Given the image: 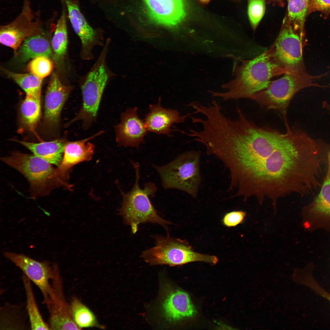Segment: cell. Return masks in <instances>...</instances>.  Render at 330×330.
Here are the masks:
<instances>
[{"label": "cell", "mask_w": 330, "mask_h": 330, "mask_svg": "<svg viewBox=\"0 0 330 330\" xmlns=\"http://www.w3.org/2000/svg\"><path fill=\"white\" fill-rule=\"evenodd\" d=\"M39 13L33 10L29 0H23L19 14L9 23L1 26L0 43L12 49L15 56L26 39L44 31Z\"/></svg>", "instance_id": "cell-10"}, {"label": "cell", "mask_w": 330, "mask_h": 330, "mask_svg": "<svg viewBox=\"0 0 330 330\" xmlns=\"http://www.w3.org/2000/svg\"><path fill=\"white\" fill-rule=\"evenodd\" d=\"M236 59L240 64H234L233 73L235 78L222 85L225 91H210L212 97L224 101L249 98L267 88L273 78L288 72L274 60L270 47L251 59Z\"/></svg>", "instance_id": "cell-2"}, {"label": "cell", "mask_w": 330, "mask_h": 330, "mask_svg": "<svg viewBox=\"0 0 330 330\" xmlns=\"http://www.w3.org/2000/svg\"><path fill=\"white\" fill-rule=\"evenodd\" d=\"M53 67V62L50 58L42 56L32 59L27 66L31 73L42 80L50 74Z\"/></svg>", "instance_id": "cell-30"}, {"label": "cell", "mask_w": 330, "mask_h": 330, "mask_svg": "<svg viewBox=\"0 0 330 330\" xmlns=\"http://www.w3.org/2000/svg\"><path fill=\"white\" fill-rule=\"evenodd\" d=\"M132 164L135 172V182L130 191L124 194L120 211L124 223L130 226L134 234L137 232L140 224L146 222L157 223L167 229V226L171 223L159 215L149 197L154 195L157 190L156 185L149 182L145 184L143 188H141L139 184V164L138 162Z\"/></svg>", "instance_id": "cell-4"}, {"label": "cell", "mask_w": 330, "mask_h": 330, "mask_svg": "<svg viewBox=\"0 0 330 330\" xmlns=\"http://www.w3.org/2000/svg\"><path fill=\"white\" fill-rule=\"evenodd\" d=\"M138 109L128 108L122 113L121 122L116 126V140L120 145L138 148L144 142L148 130L144 122L138 116Z\"/></svg>", "instance_id": "cell-15"}, {"label": "cell", "mask_w": 330, "mask_h": 330, "mask_svg": "<svg viewBox=\"0 0 330 330\" xmlns=\"http://www.w3.org/2000/svg\"><path fill=\"white\" fill-rule=\"evenodd\" d=\"M248 14L253 29L257 28L266 10V0H247Z\"/></svg>", "instance_id": "cell-31"}, {"label": "cell", "mask_w": 330, "mask_h": 330, "mask_svg": "<svg viewBox=\"0 0 330 330\" xmlns=\"http://www.w3.org/2000/svg\"><path fill=\"white\" fill-rule=\"evenodd\" d=\"M211 0H199L203 4H207L210 2Z\"/></svg>", "instance_id": "cell-37"}, {"label": "cell", "mask_w": 330, "mask_h": 330, "mask_svg": "<svg viewBox=\"0 0 330 330\" xmlns=\"http://www.w3.org/2000/svg\"><path fill=\"white\" fill-rule=\"evenodd\" d=\"M26 297V308L30 327L32 330H49L38 309L32 290L31 280L24 274L22 278Z\"/></svg>", "instance_id": "cell-27"}, {"label": "cell", "mask_w": 330, "mask_h": 330, "mask_svg": "<svg viewBox=\"0 0 330 330\" xmlns=\"http://www.w3.org/2000/svg\"><path fill=\"white\" fill-rule=\"evenodd\" d=\"M61 1L62 11L56 25L51 42V47L56 64L61 69L64 70L68 42L67 10L64 1Z\"/></svg>", "instance_id": "cell-21"}, {"label": "cell", "mask_w": 330, "mask_h": 330, "mask_svg": "<svg viewBox=\"0 0 330 330\" xmlns=\"http://www.w3.org/2000/svg\"><path fill=\"white\" fill-rule=\"evenodd\" d=\"M319 194L302 209L304 227L310 231L322 229L330 233V164Z\"/></svg>", "instance_id": "cell-13"}, {"label": "cell", "mask_w": 330, "mask_h": 330, "mask_svg": "<svg viewBox=\"0 0 330 330\" xmlns=\"http://www.w3.org/2000/svg\"><path fill=\"white\" fill-rule=\"evenodd\" d=\"M162 306L164 316L170 322L191 317L195 313L189 295L179 290L170 292L165 299Z\"/></svg>", "instance_id": "cell-20"}, {"label": "cell", "mask_w": 330, "mask_h": 330, "mask_svg": "<svg viewBox=\"0 0 330 330\" xmlns=\"http://www.w3.org/2000/svg\"><path fill=\"white\" fill-rule=\"evenodd\" d=\"M101 133L84 139L66 143L62 161L55 169L56 177L64 185H69L66 180L68 172L71 168L79 163L91 159L94 146L88 141Z\"/></svg>", "instance_id": "cell-16"}, {"label": "cell", "mask_w": 330, "mask_h": 330, "mask_svg": "<svg viewBox=\"0 0 330 330\" xmlns=\"http://www.w3.org/2000/svg\"><path fill=\"white\" fill-rule=\"evenodd\" d=\"M321 145L324 156H327L325 158L330 164V144L327 143L321 140Z\"/></svg>", "instance_id": "cell-34"}, {"label": "cell", "mask_w": 330, "mask_h": 330, "mask_svg": "<svg viewBox=\"0 0 330 330\" xmlns=\"http://www.w3.org/2000/svg\"><path fill=\"white\" fill-rule=\"evenodd\" d=\"M323 75L312 76L306 71L288 72L281 78L271 81L267 88L249 99L262 107L278 111L284 118L287 117V110L291 101L299 91L310 87H328L314 82L315 79Z\"/></svg>", "instance_id": "cell-3"}, {"label": "cell", "mask_w": 330, "mask_h": 330, "mask_svg": "<svg viewBox=\"0 0 330 330\" xmlns=\"http://www.w3.org/2000/svg\"><path fill=\"white\" fill-rule=\"evenodd\" d=\"M236 1H239L240 0H233Z\"/></svg>", "instance_id": "cell-38"}, {"label": "cell", "mask_w": 330, "mask_h": 330, "mask_svg": "<svg viewBox=\"0 0 330 330\" xmlns=\"http://www.w3.org/2000/svg\"><path fill=\"white\" fill-rule=\"evenodd\" d=\"M61 81L57 75L53 72L50 78L45 97L44 119L49 126L58 123L64 105L72 90Z\"/></svg>", "instance_id": "cell-17"}, {"label": "cell", "mask_w": 330, "mask_h": 330, "mask_svg": "<svg viewBox=\"0 0 330 330\" xmlns=\"http://www.w3.org/2000/svg\"><path fill=\"white\" fill-rule=\"evenodd\" d=\"M43 31L26 39L18 49L16 57L21 62L39 56L49 58L53 55L49 42Z\"/></svg>", "instance_id": "cell-22"}, {"label": "cell", "mask_w": 330, "mask_h": 330, "mask_svg": "<svg viewBox=\"0 0 330 330\" xmlns=\"http://www.w3.org/2000/svg\"><path fill=\"white\" fill-rule=\"evenodd\" d=\"M320 11L325 15L330 13V0H310L308 14Z\"/></svg>", "instance_id": "cell-33"}, {"label": "cell", "mask_w": 330, "mask_h": 330, "mask_svg": "<svg viewBox=\"0 0 330 330\" xmlns=\"http://www.w3.org/2000/svg\"><path fill=\"white\" fill-rule=\"evenodd\" d=\"M314 270V265L312 262L309 263L303 268L297 269L293 275V280L307 287L330 302V293L321 287L315 279L313 274Z\"/></svg>", "instance_id": "cell-28"}, {"label": "cell", "mask_w": 330, "mask_h": 330, "mask_svg": "<svg viewBox=\"0 0 330 330\" xmlns=\"http://www.w3.org/2000/svg\"><path fill=\"white\" fill-rule=\"evenodd\" d=\"M111 39L108 38L97 60L79 81L83 99L82 107L72 122L82 120L89 123L96 117L104 90L115 75L108 66L107 57Z\"/></svg>", "instance_id": "cell-5"}, {"label": "cell", "mask_w": 330, "mask_h": 330, "mask_svg": "<svg viewBox=\"0 0 330 330\" xmlns=\"http://www.w3.org/2000/svg\"><path fill=\"white\" fill-rule=\"evenodd\" d=\"M305 39L294 30L287 16L280 32L270 47L277 64L288 72L306 71L303 58Z\"/></svg>", "instance_id": "cell-9"}, {"label": "cell", "mask_w": 330, "mask_h": 330, "mask_svg": "<svg viewBox=\"0 0 330 330\" xmlns=\"http://www.w3.org/2000/svg\"><path fill=\"white\" fill-rule=\"evenodd\" d=\"M63 0L72 27L81 42L80 57L84 61L91 60L94 58V48L103 47L105 44L103 31L93 28L88 24L80 10L77 0Z\"/></svg>", "instance_id": "cell-12"}, {"label": "cell", "mask_w": 330, "mask_h": 330, "mask_svg": "<svg viewBox=\"0 0 330 330\" xmlns=\"http://www.w3.org/2000/svg\"><path fill=\"white\" fill-rule=\"evenodd\" d=\"M155 237V245L142 252L141 255L151 265L175 266L197 261L215 264L218 261L216 256L194 251L185 241L169 236Z\"/></svg>", "instance_id": "cell-8"}, {"label": "cell", "mask_w": 330, "mask_h": 330, "mask_svg": "<svg viewBox=\"0 0 330 330\" xmlns=\"http://www.w3.org/2000/svg\"><path fill=\"white\" fill-rule=\"evenodd\" d=\"M51 288L47 299L43 302L49 312L51 330H80L74 321L70 305L64 297L62 281L58 266L54 263Z\"/></svg>", "instance_id": "cell-11"}, {"label": "cell", "mask_w": 330, "mask_h": 330, "mask_svg": "<svg viewBox=\"0 0 330 330\" xmlns=\"http://www.w3.org/2000/svg\"><path fill=\"white\" fill-rule=\"evenodd\" d=\"M246 213L242 211H234L226 213L223 219V223L226 227H234L244 220Z\"/></svg>", "instance_id": "cell-32"}, {"label": "cell", "mask_w": 330, "mask_h": 330, "mask_svg": "<svg viewBox=\"0 0 330 330\" xmlns=\"http://www.w3.org/2000/svg\"><path fill=\"white\" fill-rule=\"evenodd\" d=\"M322 107L323 108L327 110L330 114V104L326 101H323L322 103Z\"/></svg>", "instance_id": "cell-36"}, {"label": "cell", "mask_w": 330, "mask_h": 330, "mask_svg": "<svg viewBox=\"0 0 330 330\" xmlns=\"http://www.w3.org/2000/svg\"><path fill=\"white\" fill-rule=\"evenodd\" d=\"M310 0H288V20L294 30L305 38L304 24L308 14Z\"/></svg>", "instance_id": "cell-26"}, {"label": "cell", "mask_w": 330, "mask_h": 330, "mask_svg": "<svg viewBox=\"0 0 330 330\" xmlns=\"http://www.w3.org/2000/svg\"><path fill=\"white\" fill-rule=\"evenodd\" d=\"M150 16L157 23L169 27L179 24L185 15L183 0H144Z\"/></svg>", "instance_id": "cell-19"}, {"label": "cell", "mask_w": 330, "mask_h": 330, "mask_svg": "<svg viewBox=\"0 0 330 330\" xmlns=\"http://www.w3.org/2000/svg\"><path fill=\"white\" fill-rule=\"evenodd\" d=\"M285 0H268V2L274 5H277L278 6L283 7L285 5Z\"/></svg>", "instance_id": "cell-35"}, {"label": "cell", "mask_w": 330, "mask_h": 330, "mask_svg": "<svg viewBox=\"0 0 330 330\" xmlns=\"http://www.w3.org/2000/svg\"><path fill=\"white\" fill-rule=\"evenodd\" d=\"M200 156V151H190L164 165L154 166L163 188L183 191L196 199L201 182Z\"/></svg>", "instance_id": "cell-6"}, {"label": "cell", "mask_w": 330, "mask_h": 330, "mask_svg": "<svg viewBox=\"0 0 330 330\" xmlns=\"http://www.w3.org/2000/svg\"><path fill=\"white\" fill-rule=\"evenodd\" d=\"M20 111L23 124L27 130L34 132L41 115V95H26Z\"/></svg>", "instance_id": "cell-24"}, {"label": "cell", "mask_w": 330, "mask_h": 330, "mask_svg": "<svg viewBox=\"0 0 330 330\" xmlns=\"http://www.w3.org/2000/svg\"><path fill=\"white\" fill-rule=\"evenodd\" d=\"M18 142L29 149L35 155L57 166L62 161L66 143L61 139L37 143L24 141Z\"/></svg>", "instance_id": "cell-23"}, {"label": "cell", "mask_w": 330, "mask_h": 330, "mask_svg": "<svg viewBox=\"0 0 330 330\" xmlns=\"http://www.w3.org/2000/svg\"><path fill=\"white\" fill-rule=\"evenodd\" d=\"M3 71L24 91L26 95H41L42 80L31 73H19L4 69Z\"/></svg>", "instance_id": "cell-29"}, {"label": "cell", "mask_w": 330, "mask_h": 330, "mask_svg": "<svg viewBox=\"0 0 330 330\" xmlns=\"http://www.w3.org/2000/svg\"><path fill=\"white\" fill-rule=\"evenodd\" d=\"M70 307L72 317L80 329L92 327L105 328L99 324L93 312L77 298L72 299Z\"/></svg>", "instance_id": "cell-25"}, {"label": "cell", "mask_w": 330, "mask_h": 330, "mask_svg": "<svg viewBox=\"0 0 330 330\" xmlns=\"http://www.w3.org/2000/svg\"><path fill=\"white\" fill-rule=\"evenodd\" d=\"M1 160L27 178L32 198L47 195L53 189L63 186L56 177L51 164L34 154L16 151Z\"/></svg>", "instance_id": "cell-7"}, {"label": "cell", "mask_w": 330, "mask_h": 330, "mask_svg": "<svg viewBox=\"0 0 330 330\" xmlns=\"http://www.w3.org/2000/svg\"><path fill=\"white\" fill-rule=\"evenodd\" d=\"M4 256L18 267L31 281L39 288L46 301L50 291V281L54 263L49 262H39L23 254L4 252Z\"/></svg>", "instance_id": "cell-14"}, {"label": "cell", "mask_w": 330, "mask_h": 330, "mask_svg": "<svg viewBox=\"0 0 330 330\" xmlns=\"http://www.w3.org/2000/svg\"><path fill=\"white\" fill-rule=\"evenodd\" d=\"M284 133L249 120L232 135L222 162L230 171L229 190L244 201L265 198L276 210L278 200L293 193L303 196L319 187L322 160L317 139L284 122Z\"/></svg>", "instance_id": "cell-1"}, {"label": "cell", "mask_w": 330, "mask_h": 330, "mask_svg": "<svg viewBox=\"0 0 330 330\" xmlns=\"http://www.w3.org/2000/svg\"><path fill=\"white\" fill-rule=\"evenodd\" d=\"M161 102V98L159 97L156 104L150 105V111L145 116L144 123L150 132L169 136L172 125L183 123L187 117L194 114L193 112L181 115L177 110L163 108Z\"/></svg>", "instance_id": "cell-18"}]
</instances>
